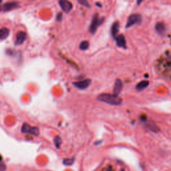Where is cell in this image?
Segmentation results:
<instances>
[{
	"instance_id": "obj_1",
	"label": "cell",
	"mask_w": 171,
	"mask_h": 171,
	"mask_svg": "<svg viewBox=\"0 0 171 171\" xmlns=\"http://www.w3.org/2000/svg\"><path fill=\"white\" fill-rule=\"evenodd\" d=\"M97 100L104 103L108 104L113 106H118L122 102V100L118 96L110 94H101L97 97Z\"/></svg>"
},
{
	"instance_id": "obj_2",
	"label": "cell",
	"mask_w": 171,
	"mask_h": 171,
	"mask_svg": "<svg viewBox=\"0 0 171 171\" xmlns=\"http://www.w3.org/2000/svg\"><path fill=\"white\" fill-rule=\"evenodd\" d=\"M104 20V18L100 17L98 14H96L95 15H94L93 16L90 28H89V31H90V32L92 34L95 33L97 30V28H98L99 25H100L102 23H103Z\"/></svg>"
},
{
	"instance_id": "obj_3",
	"label": "cell",
	"mask_w": 171,
	"mask_h": 171,
	"mask_svg": "<svg viewBox=\"0 0 171 171\" xmlns=\"http://www.w3.org/2000/svg\"><path fill=\"white\" fill-rule=\"evenodd\" d=\"M142 22V15L139 14H134L128 17L126 28H129L135 25H138Z\"/></svg>"
},
{
	"instance_id": "obj_4",
	"label": "cell",
	"mask_w": 171,
	"mask_h": 171,
	"mask_svg": "<svg viewBox=\"0 0 171 171\" xmlns=\"http://www.w3.org/2000/svg\"><path fill=\"white\" fill-rule=\"evenodd\" d=\"M21 131H22V132L23 134L28 133L36 136H38L39 134V130L38 129V128L33 127V126H31L26 123H24L22 125Z\"/></svg>"
},
{
	"instance_id": "obj_5",
	"label": "cell",
	"mask_w": 171,
	"mask_h": 171,
	"mask_svg": "<svg viewBox=\"0 0 171 171\" xmlns=\"http://www.w3.org/2000/svg\"><path fill=\"white\" fill-rule=\"evenodd\" d=\"M91 84L90 79H86V80H82L78 81H74L73 83V86L75 87L78 88L80 90H85Z\"/></svg>"
},
{
	"instance_id": "obj_6",
	"label": "cell",
	"mask_w": 171,
	"mask_h": 171,
	"mask_svg": "<svg viewBox=\"0 0 171 171\" xmlns=\"http://www.w3.org/2000/svg\"><path fill=\"white\" fill-rule=\"evenodd\" d=\"M20 7V3L17 1H10L5 3L2 6V10L4 12H9L11 10L17 9Z\"/></svg>"
},
{
	"instance_id": "obj_7",
	"label": "cell",
	"mask_w": 171,
	"mask_h": 171,
	"mask_svg": "<svg viewBox=\"0 0 171 171\" xmlns=\"http://www.w3.org/2000/svg\"><path fill=\"white\" fill-rule=\"evenodd\" d=\"M59 5L63 11L65 13H69L73 7L72 4L68 0H59Z\"/></svg>"
},
{
	"instance_id": "obj_8",
	"label": "cell",
	"mask_w": 171,
	"mask_h": 171,
	"mask_svg": "<svg viewBox=\"0 0 171 171\" xmlns=\"http://www.w3.org/2000/svg\"><path fill=\"white\" fill-rule=\"evenodd\" d=\"M26 38H27V34L25 32L22 31H19L16 35V39L15 41V44L16 46H20L22 44L23 42L25 41Z\"/></svg>"
},
{
	"instance_id": "obj_9",
	"label": "cell",
	"mask_w": 171,
	"mask_h": 171,
	"mask_svg": "<svg viewBox=\"0 0 171 171\" xmlns=\"http://www.w3.org/2000/svg\"><path fill=\"white\" fill-rule=\"evenodd\" d=\"M122 87H123L122 81H121L120 79H116L114 82V90H113V94L118 96V94L121 92V91H122Z\"/></svg>"
},
{
	"instance_id": "obj_10",
	"label": "cell",
	"mask_w": 171,
	"mask_h": 171,
	"mask_svg": "<svg viewBox=\"0 0 171 171\" xmlns=\"http://www.w3.org/2000/svg\"><path fill=\"white\" fill-rule=\"evenodd\" d=\"M115 39L117 46L120 47V48H126V41L124 36L122 35V34H120V35H118Z\"/></svg>"
},
{
	"instance_id": "obj_11",
	"label": "cell",
	"mask_w": 171,
	"mask_h": 171,
	"mask_svg": "<svg viewBox=\"0 0 171 171\" xmlns=\"http://www.w3.org/2000/svg\"><path fill=\"white\" fill-rule=\"evenodd\" d=\"M155 30H156V32L159 34V35H164L166 31L165 25L162 22H159L156 24L155 26Z\"/></svg>"
},
{
	"instance_id": "obj_12",
	"label": "cell",
	"mask_w": 171,
	"mask_h": 171,
	"mask_svg": "<svg viewBox=\"0 0 171 171\" xmlns=\"http://www.w3.org/2000/svg\"><path fill=\"white\" fill-rule=\"evenodd\" d=\"M119 28H120V24L118 22H115L112 25L111 34L114 38H116V36H118V31H119Z\"/></svg>"
},
{
	"instance_id": "obj_13",
	"label": "cell",
	"mask_w": 171,
	"mask_h": 171,
	"mask_svg": "<svg viewBox=\"0 0 171 171\" xmlns=\"http://www.w3.org/2000/svg\"><path fill=\"white\" fill-rule=\"evenodd\" d=\"M149 85V81L146 80L141 81L140 82L137 84V85L136 86V90L137 91H143L144 89L148 87Z\"/></svg>"
},
{
	"instance_id": "obj_14",
	"label": "cell",
	"mask_w": 171,
	"mask_h": 171,
	"mask_svg": "<svg viewBox=\"0 0 171 171\" xmlns=\"http://www.w3.org/2000/svg\"><path fill=\"white\" fill-rule=\"evenodd\" d=\"M10 31L8 28H4L0 29V40L6 39L9 36Z\"/></svg>"
},
{
	"instance_id": "obj_15",
	"label": "cell",
	"mask_w": 171,
	"mask_h": 171,
	"mask_svg": "<svg viewBox=\"0 0 171 171\" xmlns=\"http://www.w3.org/2000/svg\"><path fill=\"white\" fill-rule=\"evenodd\" d=\"M146 126L148 128V129L151 130L152 132H156L159 130V128L158 126L156 125V124L152 122V121H148V122H146Z\"/></svg>"
},
{
	"instance_id": "obj_16",
	"label": "cell",
	"mask_w": 171,
	"mask_h": 171,
	"mask_svg": "<svg viewBox=\"0 0 171 171\" xmlns=\"http://www.w3.org/2000/svg\"><path fill=\"white\" fill-rule=\"evenodd\" d=\"M89 45H90L89 42L88 41L85 40V41H83L81 42L79 48H80V49H81V50H86V49L89 48Z\"/></svg>"
},
{
	"instance_id": "obj_17",
	"label": "cell",
	"mask_w": 171,
	"mask_h": 171,
	"mask_svg": "<svg viewBox=\"0 0 171 171\" xmlns=\"http://www.w3.org/2000/svg\"><path fill=\"white\" fill-rule=\"evenodd\" d=\"M54 141L55 146H56L57 148H59L60 145H61V144H62V142L61 138H60V136H56V137L54 138Z\"/></svg>"
},
{
	"instance_id": "obj_18",
	"label": "cell",
	"mask_w": 171,
	"mask_h": 171,
	"mask_svg": "<svg viewBox=\"0 0 171 171\" xmlns=\"http://www.w3.org/2000/svg\"><path fill=\"white\" fill-rule=\"evenodd\" d=\"M73 162H74V158H71V159H65L63 161V164L65 166H71Z\"/></svg>"
},
{
	"instance_id": "obj_19",
	"label": "cell",
	"mask_w": 171,
	"mask_h": 171,
	"mask_svg": "<svg viewBox=\"0 0 171 171\" xmlns=\"http://www.w3.org/2000/svg\"><path fill=\"white\" fill-rule=\"evenodd\" d=\"M78 3L80 4L81 6H83L86 7H90V5L89 4L88 0H78Z\"/></svg>"
},
{
	"instance_id": "obj_20",
	"label": "cell",
	"mask_w": 171,
	"mask_h": 171,
	"mask_svg": "<svg viewBox=\"0 0 171 171\" xmlns=\"http://www.w3.org/2000/svg\"><path fill=\"white\" fill-rule=\"evenodd\" d=\"M62 17H63L62 13L61 12L58 13L57 15H56V20L57 21V22H61V21L62 20Z\"/></svg>"
},
{
	"instance_id": "obj_21",
	"label": "cell",
	"mask_w": 171,
	"mask_h": 171,
	"mask_svg": "<svg viewBox=\"0 0 171 171\" xmlns=\"http://www.w3.org/2000/svg\"><path fill=\"white\" fill-rule=\"evenodd\" d=\"M6 170V166L4 163H0V171H5Z\"/></svg>"
},
{
	"instance_id": "obj_22",
	"label": "cell",
	"mask_w": 171,
	"mask_h": 171,
	"mask_svg": "<svg viewBox=\"0 0 171 171\" xmlns=\"http://www.w3.org/2000/svg\"><path fill=\"white\" fill-rule=\"evenodd\" d=\"M143 0H136V1H137V4L138 5H140V4L143 2Z\"/></svg>"
},
{
	"instance_id": "obj_23",
	"label": "cell",
	"mask_w": 171,
	"mask_h": 171,
	"mask_svg": "<svg viewBox=\"0 0 171 171\" xmlns=\"http://www.w3.org/2000/svg\"><path fill=\"white\" fill-rule=\"evenodd\" d=\"M96 6H98V7H102V5H101L100 4V3H98V2H97V3L96 4Z\"/></svg>"
},
{
	"instance_id": "obj_24",
	"label": "cell",
	"mask_w": 171,
	"mask_h": 171,
	"mask_svg": "<svg viewBox=\"0 0 171 171\" xmlns=\"http://www.w3.org/2000/svg\"><path fill=\"white\" fill-rule=\"evenodd\" d=\"M1 3H2V0H0V12H1V10L2 9V7H1Z\"/></svg>"
},
{
	"instance_id": "obj_25",
	"label": "cell",
	"mask_w": 171,
	"mask_h": 171,
	"mask_svg": "<svg viewBox=\"0 0 171 171\" xmlns=\"http://www.w3.org/2000/svg\"><path fill=\"white\" fill-rule=\"evenodd\" d=\"M2 159H3V158H2V156H1V155H0V162H1V160H2Z\"/></svg>"
},
{
	"instance_id": "obj_26",
	"label": "cell",
	"mask_w": 171,
	"mask_h": 171,
	"mask_svg": "<svg viewBox=\"0 0 171 171\" xmlns=\"http://www.w3.org/2000/svg\"><path fill=\"white\" fill-rule=\"evenodd\" d=\"M121 171H124V170H121Z\"/></svg>"
},
{
	"instance_id": "obj_27",
	"label": "cell",
	"mask_w": 171,
	"mask_h": 171,
	"mask_svg": "<svg viewBox=\"0 0 171 171\" xmlns=\"http://www.w3.org/2000/svg\"><path fill=\"white\" fill-rule=\"evenodd\" d=\"M170 68H171V64H170Z\"/></svg>"
}]
</instances>
